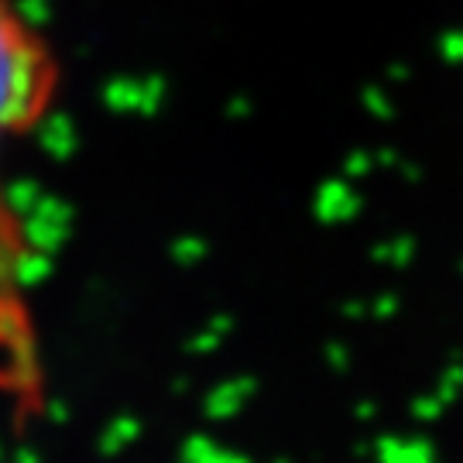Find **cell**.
Returning <instances> with one entry per match:
<instances>
[{"mask_svg":"<svg viewBox=\"0 0 463 463\" xmlns=\"http://www.w3.org/2000/svg\"><path fill=\"white\" fill-rule=\"evenodd\" d=\"M59 83L62 69L49 38L34 28L17 0H0V151L49 117ZM28 265V233L0 183V350L17 374H28L34 357Z\"/></svg>","mask_w":463,"mask_h":463,"instance_id":"cell-1","label":"cell"}]
</instances>
